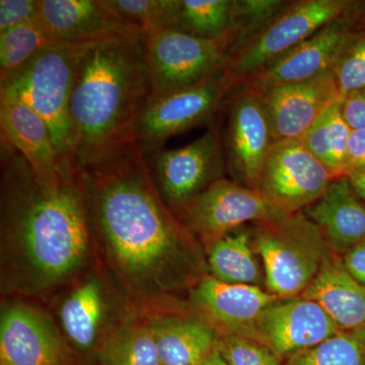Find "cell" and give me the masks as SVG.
<instances>
[{"label":"cell","instance_id":"cell-5","mask_svg":"<svg viewBox=\"0 0 365 365\" xmlns=\"http://www.w3.org/2000/svg\"><path fill=\"white\" fill-rule=\"evenodd\" d=\"M252 242L263 260L267 292L278 299L304 294L329 257L325 237L302 212L260 223Z\"/></svg>","mask_w":365,"mask_h":365},{"label":"cell","instance_id":"cell-35","mask_svg":"<svg viewBox=\"0 0 365 365\" xmlns=\"http://www.w3.org/2000/svg\"><path fill=\"white\" fill-rule=\"evenodd\" d=\"M365 173V130H351L346 155V177Z\"/></svg>","mask_w":365,"mask_h":365},{"label":"cell","instance_id":"cell-39","mask_svg":"<svg viewBox=\"0 0 365 365\" xmlns=\"http://www.w3.org/2000/svg\"><path fill=\"white\" fill-rule=\"evenodd\" d=\"M354 18L357 30H365V2H356L354 6Z\"/></svg>","mask_w":365,"mask_h":365},{"label":"cell","instance_id":"cell-2","mask_svg":"<svg viewBox=\"0 0 365 365\" xmlns=\"http://www.w3.org/2000/svg\"><path fill=\"white\" fill-rule=\"evenodd\" d=\"M81 169L93 232L127 288L150 297L174 288L186 232L158 193L143 148L133 140Z\"/></svg>","mask_w":365,"mask_h":365},{"label":"cell","instance_id":"cell-14","mask_svg":"<svg viewBox=\"0 0 365 365\" xmlns=\"http://www.w3.org/2000/svg\"><path fill=\"white\" fill-rule=\"evenodd\" d=\"M339 328L314 300L277 299L257 319L253 338L279 359L309 349L339 332Z\"/></svg>","mask_w":365,"mask_h":365},{"label":"cell","instance_id":"cell-29","mask_svg":"<svg viewBox=\"0 0 365 365\" xmlns=\"http://www.w3.org/2000/svg\"><path fill=\"white\" fill-rule=\"evenodd\" d=\"M285 365H365V333L339 331L313 348L294 353Z\"/></svg>","mask_w":365,"mask_h":365},{"label":"cell","instance_id":"cell-30","mask_svg":"<svg viewBox=\"0 0 365 365\" xmlns=\"http://www.w3.org/2000/svg\"><path fill=\"white\" fill-rule=\"evenodd\" d=\"M103 6L143 33L170 29L178 0H101Z\"/></svg>","mask_w":365,"mask_h":365},{"label":"cell","instance_id":"cell-3","mask_svg":"<svg viewBox=\"0 0 365 365\" xmlns=\"http://www.w3.org/2000/svg\"><path fill=\"white\" fill-rule=\"evenodd\" d=\"M150 95L143 33L88 43L69 101L76 162L86 167L135 140L137 117Z\"/></svg>","mask_w":365,"mask_h":365},{"label":"cell","instance_id":"cell-7","mask_svg":"<svg viewBox=\"0 0 365 365\" xmlns=\"http://www.w3.org/2000/svg\"><path fill=\"white\" fill-rule=\"evenodd\" d=\"M143 36L150 96L199 85L227 66L228 38L204 39L170 29Z\"/></svg>","mask_w":365,"mask_h":365},{"label":"cell","instance_id":"cell-36","mask_svg":"<svg viewBox=\"0 0 365 365\" xmlns=\"http://www.w3.org/2000/svg\"><path fill=\"white\" fill-rule=\"evenodd\" d=\"M342 113L352 130H365V90L342 98Z\"/></svg>","mask_w":365,"mask_h":365},{"label":"cell","instance_id":"cell-27","mask_svg":"<svg viewBox=\"0 0 365 365\" xmlns=\"http://www.w3.org/2000/svg\"><path fill=\"white\" fill-rule=\"evenodd\" d=\"M103 365H160L151 325L134 324L118 331L101 350Z\"/></svg>","mask_w":365,"mask_h":365},{"label":"cell","instance_id":"cell-25","mask_svg":"<svg viewBox=\"0 0 365 365\" xmlns=\"http://www.w3.org/2000/svg\"><path fill=\"white\" fill-rule=\"evenodd\" d=\"M104 314L100 285L91 280L76 288L64 302L60 312L67 337L78 349H91L97 340Z\"/></svg>","mask_w":365,"mask_h":365},{"label":"cell","instance_id":"cell-12","mask_svg":"<svg viewBox=\"0 0 365 365\" xmlns=\"http://www.w3.org/2000/svg\"><path fill=\"white\" fill-rule=\"evenodd\" d=\"M355 4L344 16L322 28L237 88L260 93L332 71L341 53L356 33Z\"/></svg>","mask_w":365,"mask_h":365},{"label":"cell","instance_id":"cell-18","mask_svg":"<svg viewBox=\"0 0 365 365\" xmlns=\"http://www.w3.org/2000/svg\"><path fill=\"white\" fill-rule=\"evenodd\" d=\"M0 137L26 158L36 176H58L64 158L55 148L49 127L30 106L11 96L0 95Z\"/></svg>","mask_w":365,"mask_h":365},{"label":"cell","instance_id":"cell-20","mask_svg":"<svg viewBox=\"0 0 365 365\" xmlns=\"http://www.w3.org/2000/svg\"><path fill=\"white\" fill-rule=\"evenodd\" d=\"M302 212L337 250L348 251L365 240V203L347 177L332 180L323 195Z\"/></svg>","mask_w":365,"mask_h":365},{"label":"cell","instance_id":"cell-21","mask_svg":"<svg viewBox=\"0 0 365 365\" xmlns=\"http://www.w3.org/2000/svg\"><path fill=\"white\" fill-rule=\"evenodd\" d=\"M302 297L318 302L340 331L365 333V285L340 261L328 257Z\"/></svg>","mask_w":365,"mask_h":365},{"label":"cell","instance_id":"cell-9","mask_svg":"<svg viewBox=\"0 0 365 365\" xmlns=\"http://www.w3.org/2000/svg\"><path fill=\"white\" fill-rule=\"evenodd\" d=\"M232 91L222 68L199 85L150 96L137 117L135 140L144 150L162 148L170 137L208 123Z\"/></svg>","mask_w":365,"mask_h":365},{"label":"cell","instance_id":"cell-23","mask_svg":"<svg viewBox=\"0 0 365 365\" xmlns=\"http://www.w3.org/2000/svg\"><path fill=\"white\" fill-rule=\"evenodd\" d=\"M253 248L251 235L242 227L211 242V276L222 282L258 287L262 273Z\"/></svg>","mask_w":365,"mask_h":365},{"label":"cell","instance_id":"cell-22","mask_svg":"<svg viewBox=\"0 0 365 365\" xmlns=\"http://www.w3.org/2000/svg\"><path fill=\"white\" fill-rule=\"evenodd\" d=\"M150 325L160 365H202L217 345L215 330L193 319H158Z\"/></svg>","mask_w":365,"mask_h":365},{"label":"cell","instance_id":"cell-13","mask_svg":"<svg viewBox=\"0 0 365 365\" xmlns=\"http://www.w3.org/2000/svg\"><path fill=\"white\" fill-rule=\"evenodd\" d=\"M228 118L223 151L228 167L237 179L257 190L264 162L274 138L260 97L246 88L228 95Z\"/></svg>","mask_w":365,"mask_h":365},{"label":"cell","instance_id":"cell-24","mask_svg":"<svg viewBox=\"0 0 365 365\" xmlns=\"http://www.w3.org/2000/svg\"><path fill=\"white\" fill-rule=\"evenodd\" d=\"M351 130L343 116L341 100L329 108L299 140L336 179L346 177V155Z\"/></svg>","mask_w":365,"mask_h":365},{"label":"cell","instance_id":"cell-28","mask_svg":"<svg viewBox=\"0 0 365 365\" xmlns=\"http://www.w3.org/2000/svg\"><path fill=\"white\" fill-rule=\"evenodd\" d=\"M51 43L38 19L0 34V83Z\"/></svg>","mask_w":365,"mask_h":365},{"label":"cell","instance_id":"cell-11","mask_svg":"<svg viewBox=\"0 0 365 365\" xmlns=\"http://www.w3.org/2000/svg\"><path fill=\"white\" fill-rule=\"evenodd\" d=\"M182 215L190 230L210 242L246 222H275L289 215L257 190L223 178L204 190Z\"/></svg>","mask_w":365,"mask_h":365},{"label":"cell","instance_id":"cell-37","mask_svg":"<svg viewBox=\"0 0 365 365\" xmlns=\"http://www.w3.org/2000/svg\"><path fill=\"white\" fill-rule=\"evenodd\" d=\"M343 264L355 280L365 285V240L348 250Z\"/></svg>","mask_w":365,"mask_h":365},{"label":"cell","instance_id":"cell-33","mask_svg":"<svg viewBox=\"0 0 365 365\" xmlns=\"http://www.w3.org/2000/svg\"><path fill=\"white\" fill-rule=\"evenodd\" d=\"M216 348L230 365H282L268 346L248 336L228 332L218 338Z\"/></svg>","mask_w":365,"mask_h":365},{"label":"cell","instance_id":"cell-10","mask_svg":"<svg viewBox=\"0 0 365 365\" xmlns=\"http://www.w3.org/2000/svg\"><path fill=\"white\" fill-rule=\"evenodd\" d=\"M335 179L299 139L275 141L257 184V191L287 215L302 212L323 195Z\"/></svg>","mask_w":365,"mask_h":365},{"label":"cell","instance_id":"cell-38","mask_svg":"<svg viewBox=\"0 0 365 365\" xmlns=\"http://www.w3.org/2000/svg\"><path fill=\"white\" fill-rule=\"evenodd\" d=\"M356 195L365 203V173L348 177Z\"/></svg>","mask_w":365,"mask_h":365},{"label":"cell","instance_id":"cell-1","mask_svg":"<svg viewBox=\"0 0 365 365\" xmlns=\"http://www.w3.org/2000/svg\"><path fill=\"white\" fill-rule=\"evenodd\" d=\"M1 232L11 282L26 292L60 284L83 265L90 248V206L83 169L64 158L58 176H36L0 137Z\"/></svg>","mask_w":365,"mask_h":365},{"label":"cell","instance_id":"cell-4","mask_svg":"<svg viewBox=\"0 0 365 365\" xmlns=\"http://www.w3.org/2000/svg\"><path fill=\"white\" fill-rule=\"evenodd\" d=\"M86 44L51 43L0 83V95L23 101L44 120L60 158H74L69 101L79 56Z\"/></svg>","mask_w":365,"mask_h":365},{"label":"cell","instance_id":"cell-15","mask_svg":"<svg viewBox=\"0 0 365 365\" xmlns=\"http://www.w3.org/2000/svg\"><path fill=\"white\" fill-rule=\"evenodd\" d=\"M256 95L267 113L274 143L302 138L329 108L342 100L333 71Z\"/></svg>","mask_w":365,"mask_h":365},{"label":"cell","instance_id":"cell-34","mask_svg":"<svg viewBox=\"0 0 365 365\" xmlns=\"http://www.w3.org/2000/svg\"><path fill=\"white\" fill-rule=\"evenodd\" d=\"M39 0H0V34L37 20Z\"/></svg>","mask_w":365,"mask_h":365},{"label":"cell","instance_id":"cell-31","mask_svg":"<svg viewBox=\"0 0 365 365\" xmlns=\"http://www.w3.org/2000/svg\"><path fill=\"white\" fill-rule=\"evenodd\" d=\"M289 4L284 0H237L228 57L253 39Z\"/></svg>","mask_w":365,"mask_h":365},{"label":"cell","instance_id":"cell-17","mask_svg":"<svg viewBox=\"0 0 365 365\" xmlns=\"http://www.w3.org/2000/svg\"><path fill=\"white\" fill-rule=\"evenodd\" d=\"M38 21L54 43H91L143 33L103 6L101 0H39Z\"/></svg>","mask_w":365,"mask_h":365},{"label":"cell","instance_id":"cell-8","mask_svg":"<svg viewBox=\"0 0 365 365\" xmlns=\"http://www.w3.org/2000/svg\"><path fill=\"white\" fill-rule=\"evenodd\" d=\"M143 151L153 182L170 211L182 212L204 190L222 178L225 157L217 125L182 148Z\"/></svg>","mask_w":365,"mask_h":365},{"label":"cell","instance_id":"cell-6","mask_svg":"<svg viewBox=\"0 0 365 365\" xmlns=\"http://www.w3.org/2000/svg\"><path fill=\"white\" fill-rule=\"evenodd\" d=\"M354 2L348 0L290 1L253 39L228 57L225 69L232 91L245 85L269 64L322 28L344 16Z\"/></svg>","mask_w":365,"mask_h":365},{"label":"cell","instance_id":"cell-40","mask_svg":"<svg viewBox=\"0 0 365 365\" xmlns=\"http://www.w3.org/2000/svg\"><path fill=\"white\" fill-rule=\"evenodd\" d=\"M202 365H230L218 352L217 348L213 350L212 353L206 359Z\"/></svg>","mask_w":365,"mask_h":365},{"label":"cell","instance_id":"cell-32","mask_svg":"<svg viewBox=\"0 0 365 365\" xmlns=\"http://www.w3.org/2000/svg\"><path fill=\"white\" fill-rule=\"evenodd\" d=\"M342 98L365 90V30H357L333 69Z\"/></svg>","mask_w":365,"mask_h":365},{"label":"cell","instance_id":"cell-19","mask_svg":"<svg viewBox=\"0 0 365 365\" xmlns=\"http://www.w3.org/2000/svg\"><path fill=\"white\" fill-rule=\"evenodd\" d=\"M193 299L211 318L230 329V333L252 338L257 319L279 299L261 287L222 282L211 275L201 278Z\"/></svg>","mask_w":365,"mask_h":365},{"label":"cell","instance_id":"cell-16","mask_svg":"<svg viewBox=\"0 0 365 365\" xmlns=\"http://www.w3.org/2000/svg\"><path fill=\"white\" fill-rule=\"evenodd\" d=\"M0 365H73L68 348L44 314L24 304L4 307Z\"/></svg>","mask_w":365,"mask_h":365},{"label":"cell","instance_id":"cell-26","mask_svg":"<svg viewBox=\"0 0 365 365\" xmlns=\"http://www.w3.org/2000/svg\"><path fill=\"white\" fill-rule=\"evenodd\" d=\"M235 1L237 0H178L170 29L204 39H230Z\"/></svg>","mask_w":365,"mask_h":365}]
</instances>
